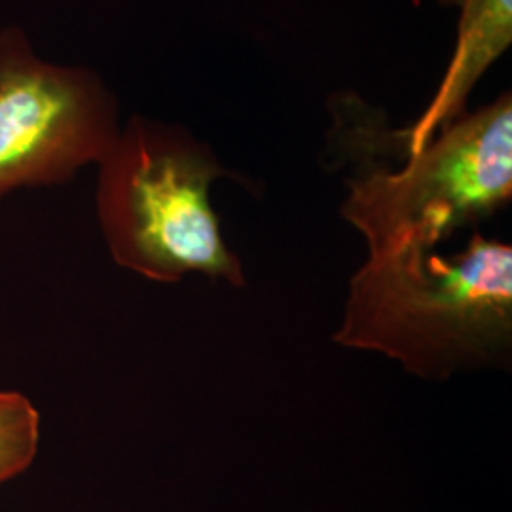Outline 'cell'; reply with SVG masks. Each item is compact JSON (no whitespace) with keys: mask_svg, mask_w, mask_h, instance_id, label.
I'll return each mask as SVG.
<instances>
[{"mask_svg":"<svg viewBox=\"0 0 512 512\" xmlns=\"http://www.w3.org/2000/svg\"><path fill=\"white\" fill-rule=\"evenodd\" d=\"M336 342L384 353L425 380L509 365L511 245L475 234L458 255L368 253L351 277Z\"/></svg>","mask_w":512,"mask_h":512,"instance_id":"1","label":"cell"},{"mask_svg":"<svg viewBox=\"0 0 512 512\" xmlns=\"http://www.w3.org/2000/svg\"><path fill=\"white\" fill-rule=\"evenodd\" d=\"M40 416L27 397L0 391V484L23 473L37 456Z\"/></svg>","mask_w":512,"mask_h":512,"instance_id":"6","label":"cell"},{"mask_svg":"<svg viewBox=\"0 0 512 512\" xmlns=\"http://www.w3.org/2000/svg\"><path fill=\"white\" fill-rule=\"evenodd\" d=\"M459 10L458 40L444 78L414 126L391 133L399 156L420 150L463 112L478 80L512 44V0H439Z\"/></svg>","mask_w":512,"mask_h":512,"instance_id":"5","label":"cell"},{"mask_svg":"<svg viewBox=\"0 0 512 512\" xmlns=\"http://www.w3.org/2000/svg\"><path fill=\"white\" fill-rule=\"evenodd\" d=\"M403 160L399 169H366L349 183L342 217L365 236L368 253L433 251L511 202V93L463 112Z\"/></svg>","mask_w":512,"mask_h":512,"instance_id":"3","label":"cell"},{"mask_svg":"<svg viewBox=\"0 0 512 512\" xmlns=\"http://www.w3.org/2000/svg\"><path fill=\"white\" fill-rule=\"evenodd\" d=\"M118 133L116 99L97 74L42 61L19 27L0 31V196L71 181Z\"/></svg>","mask_w":512,"mask_h":512,"instance_id":"4","label":"cell"},{"mask_svg":"<svg viewBox=\"0 0 512 512\" xmlns=\"http://www.w3.org/2000/svg\"><path fill=\"white\" fill-rule=\"evenodd\" d=\"M228 175L186 129L131 116L99 162L97 217L114 262L158 283L200 272L243 287L209 200Z\"/></svg>","mask_w":512,"mask_h":512,"instance_id":"2","label":"cell"}]
</instances>
